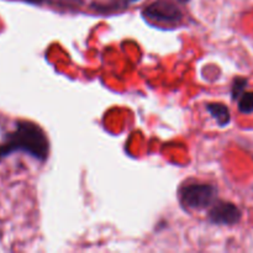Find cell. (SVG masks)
Wrapping results in <instances>:
<instances>
[{
    "label": "cell",
    "mask_w": 253,
    "mask_h": 253,
    "mask_svg": "<svg viewBox=\"0 0 253 253\" xmlns=\"http://www.w3.org/2000/svg\"><path fill=\"white\" fill-rule=\"evenodd\" d=\"M48 150V140L40 126L29 121H19L14 132L9 133L4 143L0 145V160L21 151L39 161H46Z\"/></svg>",
    "instance_id": "obj_1"
},
{
    "label": "cell",
    "mask_w": 253,
    "mask_h": 253,
    "mask_svg": "<svg viewBox=\"0 0 253 253\" xmlns=\"http://www.w3.org/2000/svg\"><path fill=\"white\" fill-rule=\"evenodd\" d=\"M216 188L211 184L194 183L187 184L180 189V203L187 209L202 210L211 207L216 202Z\"/></svg>",
    "instance_id": "obj_2"
},
{
    "label": "cell",
    "mask_w": 253,
    "mask_h": 253,
    "mask_svg": "<svg viewBox=\"0 0 253 253\" xmlns=\"http://www.w3.org/2000/svg\"><path fill=\"white\" fill-rule=\"evenodd\" d=\"M142 15L156 24L173 25L182 21L183 12L174 2L169 0H157L145 7Z\"/></svg>",
    "instance_id": "obj_3"
},
{
    "label": "cell",
    "mask_w": 253,
    "mask_h": 253,
    "mask_svg": "<svg viewBox=\"0 0 253 253\" xmlns=\"http://www.w3.org/2000/svg\"><path fill=\"white\" fill-rule=\"evenodd\" d=\"M242 217L241 210L239 207L230 202H215L211 205L209 211V220L215 225H225V226H232L239 224Z\"/></svg>",
    "instance_id": "obj_4"
},
{
    "label": "cell",
    "mask_w": 253,
    "mask_h": 253,
    "mask_svg": "<svg viewBox=\"0 0 253 253\" xmlns=\"http://www.w3.org/2000/svg\"><path fill=\"white\" fill-rule=\"evenodd\" d=\"M207 110L209 111L210 115L216 120L217 125L225 127L231 121V114L230 109L221 103H209L207 105Z\"/></svg>",
    "instance_id": "obj_5"
},
{
    "label": "cell",
    "mask_w": 253,
    "mask_h": 253,
    "mask_svg": "<svg viewBox=\"0 0 253 253\" xmlns=\"http://www.w3.org/2000/svg\"><path fill=\"white\" fill-rule=\"evenodd\" d=\"M239 111L245 115L253 113V91H245L239 98Z\"/></svg>",
    "instance_id": "obj_6"
},
{
    "label": "cell",
    "mask_w": 253,
    "mask_h": 253,
    "mask_svg": "<svg viewBox=\"0 0 253 253\" xmlns=\"http://www.w3.org/2000/svg\"><path fill=\"white\" fill-rule=\"evenodd\" d=\"M247 86V79L242 78V77H237L232 82V88H231V95L234 100H237L242 94L245 93V89Z\"/></svg>",
    "instance_id": "obj_7"
},
{
    "label": "cell",
    "mask_w": 253,
    "mask_h": 253,
    "mask_svg": "<svg viewBox=\"0 0 253 253\" xmlns=\"http://www.w3.org/2000/svg\"><path fill=\"white\" fill-rule=\"evenodd\" d=\"M25 1L31 2V4L41 5V4H44V2H52V0H25Z\"/></svg>",
    "instance_id": "obj_8"
},
{
    "label": "cell",
    "mask_w": 253,
    "mask_h": 253,
    "mask_svg": "<svg viewBox=\"0 0 253 253\" xmlns=\"http://www.w3.org/2000/svg\"><path fill=\"white\" fill-rule=\"evenodd\" d=\"M178 1L183 2V4H184V2H188V1H189V0H178Z\"/></svg>",
    "instance_id": "obj_9"
},
{
    "label": "cell",
    "mask_w": 253,
    "mask_h": 253,
    "mask_svg": "<svg viewBox=\"0 0 253 253\" xmlns=\"http://www.w3.org/2000/svg\"><path fill=\"white\" fill-rule=\"evenodd\" d=\"M130 1H137V0H130Z\"/></svg>",
    "instance_id": "obj_10"
}]
</instances>
